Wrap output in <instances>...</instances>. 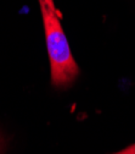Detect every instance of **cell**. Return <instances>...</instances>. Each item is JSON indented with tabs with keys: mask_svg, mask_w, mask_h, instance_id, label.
Here are the masks:
<instances>
[{
	"mask_svg": "<svg viewBox=\"0 0 135 154\" xmlns=\"http://www.w3.org/2000/svg\"><path fill=\"white\" fill-rule=\"evenodd\" d=\"M40 10L50 61L51 83L55 87H68L78 76L79 67L72 55L57 11L44 5H40Z\"/></svg>",
	"mask_w": 135,
	"mask_h": 154,
	"instance_id": "obj_1",
	"label": "cell"
},
{
	"mask_svg": "<svg viewBox=\"0 0 135 154\" xmlns=\"http://www.w3.org/2000/svg\"><path fill=\"white\" fill-rule=\"evenodd\" d=\"M113 154H135V143L123 148L122 150H118V152H116Z\"/></svg>",
	"mask_w": 135,
	"mask_h": 154,
	"instance_id": "obj_2",
	"label": "cell"
},
{
	"mask_svg": "<svg viewBox=\"0 0 135 154\" xmlns=\"http://www.w3.org/2000/svg\"><path fill=\"white\" fill-rule=\"evenodd\" d=\"M1 149H3V140L0 138V152H1Z\"/></svg>",
	"mask_w": 135,
	"mask_h": 154,
	"instance_id": "obj_4",
	"label": "cell"
},
{
	"mask_svg": "<svg viewBox=\"0 0 135 154\" xmlns=\"http://www.w3.org/2000/svg\"><path fill=\"white\" fill-rule=\"evenodd\" d=\"M38 2H39V5H44V6H48L49 9H51L54 11H57L56 6L54 4V0H38Z\"/></svg>",
	"mask_w": 135,
	"mask_h": 154,
	"instance_id": "obj_3",
	"label": "cell"
}]
</instances>
